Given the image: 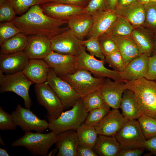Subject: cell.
<instances>
[{"label": "cell", "mask_w": 156, "mask_h": 156, "mask_svg": "<svg viewBox=\"0 0 156 156\" xmlns=\"http://www.w3.org/2000/svg\"><path fill=\"white\" fill-rule=\"evenodd\" d=\"M88 113L83 105L82 99L57 118L48 121L49 129L58 134L70 130H76L85 122Z\"/></svg>", "instance_id": "cell-4"}, {"label": "cell", "mask_w": 156, "mask_h": 156, "mask_svg": "<svg viewBox=\"0 0 156 156\" xmlns=\"http://www.w3.org/2000/svg\"><path fill=\"white\" fill-rule=\"evenodd\" d=\"M145 149L149 151L151 154L156 156V136L146 140Z\"/></svg>", "instance_id": "cell-48"}, {"label": "cell", "mask_w": 156, "mask_h": 156, "mask_svg": "<svg viewBox=\"0 0 156 156\" xmlns=\"http://www.w3.org/2000/svg\"><path fill=\"white\" fill-rule=\"evenodd\" d=\"M0 156H10L8 153L7 150L4 148H0Z\"/></svg>", "instance_id": "cell-51"}, {"label": "cell", "mask_w": 156, "mask_h": 156, "mask_svg": "<svg viewBox=\"0 0 156 156\" xmlns=\"http://www.w3.org/2000/svg\"><path fill=\"white\" fill-rule=\"evenodd\" d=\"M76 130L79 145L93 148L99 135L95 127L83 123Z\"/></svg>", "instance_id": "cell-30"}, {"label": "cell", "mask_w": 156, "mask_h": 156, "mask_svg": "<svg viewBox=\"0 0 156 156\" xmlns=\"http://www.w3.org/2000/svg\"><path fill=\"white\" fill-rule=\"evenodd\" d=\"M111 38L121 54L126 67L132 60L142 54L131 36Z\"/></svg>", "instance_id": "cell-27"}, {"label": "cell", "mask_w": 156, "mask_h": 156, "mask_svg": "<svg viewBox=\"0 0 156 156\" xmlns=\"http://www.w3.org/2000/svg\"><path fill=\"white\" fill-rule=\"evenodd\" d=\"M125 82L134 93L142 114L156 118V82L145 77Z\"/></svg>", "instance_id": "cell-2"}, {"label": "cell", "mask_w": 156, "mask_h": 156, "mask_svg": "<svg viewBox=\"0 0 156 156\" xmlns=\"http://www.w3.org/2000/svg\"><path fill=\"white\" fill-rule=\"evenodd\" d=\"M32 84L22 71L7 75L0 71V92L15 93L23 98L25 107L27 108H30L32 104L29 90Z\"/></svg>", "instance_id": "cell-6"}, {"label": "cell", "mask_w": 156, "mask_h": 156, "mask_svg": "<svg viewBox=\"0 0 156 156\" xmlns=\"http://www.w3.org/2000/svg\"><path fill=\"white\" fill-rule=\"evenodd\" d=\"M149 56L141 54L132 60L120 75L124 81H130L145 77L148 70Z\"/></svg>", "instance_id": "cell-23"}, {"label": "cell", "mask_w": 156, "mask_h": 156, "mask_svg": "<svg viewBox=\"0 0 156 156\" xmlns=\"http://www.w3.org/2000/svg\"><path fill=\"white\" fill-rule=\"evenodd\" d=\"M155 81L156 82V79H155Z\"/></svg>", "instance_id": "cell-54"}, {"label": "cell", "mask_w": 156, "mask_h": 156, "mask_svg": "<svg viewBox=\"0 0 156 156\" xmlns=\"http://www.w3.org/2000/svg\"><path fill=\"white\" fill-rule=\"evenodd\" d=\"M90 71L76 69L72 73L60 77L67 82L82 98L93 92L100 90L105 78L94 77Z\"/></svg>", "instance_id": "cell-5"}, {"label": "cell", "mask_w": 156, "mask_h": 156, "mask_svg": "<svg viewBox=\"0 0 156 156\" xmlns=\"http://www.w3.org/2000/svg\"><path fill=\"white\" fill-rule=\"evenodd\" d=\"M44 13L53 18L67 20L75 15L85 13V7L62 3L49 2L39 5Z\"/></svg>", "instance_id": "cell-13"}, {"label": "cell", "mask_w": 156, "mask_h": 156, "mask_svg": "<svg viewBox=\"0 0 156 156\" xmlns=\"http://www.w3.org/2000/svg\"><path fill=\"white\" fill-rule=\"evenodd\" d=\"M137 1L140 4L144 5L149 3L151 0H137Z\"/></svg>", "instance_id": "cell-52"}, {"label": "cell", "mask_w": 156, "mask_h": 156, "mask_svg": "<svg viewBox=\"0 0 156 156\" xmlns=\"http://www.w3.org/2000/svg\"></svg>", "instance_id": "cell-55"}, {"label": "cell", "mask_w": 156, "mask_h": 156, "mask_svg": "<svg viewBox=\"0 0 156 156\" xmlns=\"http://www.w3.org/2000/svg\"><path fill=\"white\" fill-rule=\"evenodd\" d=\"M12 22L21 32L27 36L39 35L49 39L65 31L68 27L61 28L67 20L53 18L45 14L39 5L31 7L25 14L16 16Z\"/></svg>", "instance_id": "cell-1"}, {"label": "cell", "mask_w": 156, "mask_h": 156, "mask_svg": "<svg viewBox=\"0 0 156 156\" xmlns=\"http://www.w3.org/2000/svg\"><path fill=\"white\" fill-rule=\"evenodd\" d=\"M137 0H119L117 5L120 6H124L128 5Z\"/></svg>", "instance_id": "cell-50"}, {"label": "cell", "mask_w": 156, "mask_h": 156, "mask_svg": "<svg viewBox=\"0 0 156 156\" xmlns=\"http://www.w3.org/2000/svg\"><path fill=\"white\" fill-rule=\"evenodd\" d=\"M98 38L101 51L105 56L118 50L112 38L106 33L101 35Z\"/></svg>", "instance_id": "cell-40"}, {"label": "cell", "mask_w": 156, "mask_h": 156, "mask_svg": "<svg viewBox=\"0 0 156 156\" xmlns=\"http://www.w3.org/2000/svg\"><path fill=\"white\" fill-rule=\"evenodd\" d=\"M93 148L79 145L77 149V156H98Z\"/></svg>", "instance_id": "cell-46"}, {"label": "cell", "mask_w": 156, "mask_h": 156, "mask_svg": "<svg viewBox=\"0 0 156 156\" xmlns=\"http://www.w3.org/2000/svg\"><path fill=\"white\" fill-rule=\"evenodd\" d=\"M110 108L106 103L101 107L90 112L83 123L95 127L110 110Z\"/></svg>", "instance_id": "cell-34"}, {"label": "cell", "mask_w": 156, "mask_h": 156, "mask_svg": "<svg viewBox=\"0 0 156 156\" xmlns=\"http://www.w3.org/2000/svg\"><path fill=\"white\" fill-rule=\"evenodd\" d=\"M119 108L124 117L128 121L137 120L142 115L134 93L128 89L123 94Z\"/></svg>", "instance_id": "cell-26"}, {"label": "cell", "mask_w": 156, "mask_h": 156, "mask_svg": "<svg viewBox=\"0 0 156 156\" xmlns=\"http://www.w3.org/2000/svg\"><path fill=\"white\" fill-rule=\"evenodd\" d=\"M92 15L93 16V23L87 36L88 38H98L101 35L106 33L118 16L115 10L109 9L97 11Z\"/></svg>", "instance_id": "cell-18"}, {"label": "cell", "mask_w": 156, "mask_h": 156, "mask_svg": "<svg viewBox=\"0 0 156 156\" xmlns=\"http://www.w3.org/2000/svg\"><path fill=\"white\" fill-rule=\"evenodd\" d=\"M82 44L90 55L105 62V56L101 51L98 38H91L82 40Z\"/></svg>", "instance_id": "cell-36"}, {"label": "cell", "mask_w": 156, "mask_h": 156, "mask_svg": "<svg viewBox=\"0 0 156 156\" xmlns=\"http://www.w3.org/2000/svg\"><path fill=\"white\" fill-rule=\"evenodd\" d=\"M58 134L26 131L22 137L13 142L12 147L23 146L34 155H47L50 148L56 142Z\"/></svg>", "instance_id": "cell-3"}, {"label": "cell", "mask_w": 156, "mask_h": 156, "mask_svg": "<svg viewBox=\"0 0 156 156\" xmlns=\"http://www.w3.org/2000/svg\"><path fill=\"white\" fill-rule=\"evenodd\" d=\"M118 15L126 18L135 27L142 26L146 18L144 5L137 1L127 5H117L115 9Z\"/></svg>", "instance_id": "cell-22"}, {"label": "cell", "mask_w": 156, "mask_h": 156, "mask_svg": "<svg viewBox=\"0 0 156 156\" xmlns=\"http://www.w3.org/2000/svg\"><path fill=\"white\" fill-rule=\"evenodd\" d=\"M131 36L142 54L149 57L156 53V33L142 26L135 27Z\"/></svg>", "instance_id": "cell-19"}, {"label": "cell", "mask_w": 156, "mask_h": 156, "mask_svg": "<svg viewBox=\"0 0 156 156\" xmlns=\"http://www.w3.org/2000/svg\"><path fill=\"white\" fill-rule=\"evenodd\" d=\"M92 15L83 13L74 16L67 20L68 27L79 39L87 36L93 23Z\"/></svg>", "instance_id": "cell-25"}, {"label": "cell", "mask_w": 156, "mask_h": 156, "mask_svg": "<svg viewBox=\"0 0 156 156\" xmlns=\"http://www.w3.org/2000/svg\"><path fill=\"white\" fill-rule=\"evenodd\" d=\"M81 99L84 107L88 113L106 103L100 90L90 93Z\"/></svg>", "instance_id": "cell-33"}, {"label": "cell", "mask_w": 156, "mask_h": 156, "mask_svg": "<svg viewBox=\"0 0 156 156\" xmlns=\"http://www.w3.org/2000/svg\"><path fill=\"white\" fill-rule=\"evenodd\" d=\"M105 61L114 70L121 73L126 67L122 56L118 50L105 56Z\"/></svg>", "instance_id": "cell-39"}, {"label": "cell", "mask_w": 156, "mask_h": 156, "mask_svg": "<svg viewBox=\"0 0 156 156\" xmlns=\"http://www.w3.org/2000/svg\"><path fill=\"white\" fill-rule=\"evenodd\" d=\"M90 0H42L41 3L49 2H55L85 7Z\"/></svg>", "instance_id": "cell-45"}, {"label": "cell", "mask_w": 156, "mask_h": 156, "mask_svg": "<svg viewBox=\"0 0 156 156\" xmlns=\"http://www.w3.org/2000/svg\"><path fill=\"white\" fill-rule=\"evenodd\" d=\"M16 13L8 0H0V22L10 21L16 16Z\"/></svg>", "instance_id": "cell-41"}, {"label": "cell", "mask_w": 156, "mask_h": 156, "mask_svg": "<svg viewBox=\"0 0 156 156\" xmlns=\"http://www.w3.org/2000/svg\"><path fill=\"white\" fill-rule=\"evenodd\" d=\"M108 9L107 0H90L85 7V13L92 14L99 10Z\"/></svg>", "instance_id": "cell-43"}, {"label": "cell", "mask_w": 156, "mask_h": 156, "mask_svg": "<svg viewBox=\"0 0 156 156\" xmlns=\"http://www.w3.org/2000/svg\"><path fill=\"white\" fill-rule=\"evenodd\" d=\"M144 6L146 16L142 26L156 33V2L150 1Z\"/></svg>", "instance_id": "cell-35"}, {"label": "cell", "mask_w": 156, "mask_h": 156, "mask_svg": "<svg viewBox=\"0 0 156 156\" xmlns=\"http://www.w3.org/2000/svg\"><path fill=\"white\" fill-rule=\"evenodd\" d=\"M17 126L12 120L11 114L5 112L0 107V129L2 131L14 130Z\"/></svg>", "instance_id": "cell-42"}, {"label": "cell", "mask_w": 156, "mask_h": 156, "mask_svg": "<svg viewBox=\"0 0 156 156\" xmlns=\"http://www.w3.org/2000/svg\"><path fill=\"white\" fill-rule=\"evenodd\" d=\"M27 36L20 33L0 45V54H9L24 51L27 43Z\"/></svg>", "instance_id": "cell-29"}, {"label": "cell", "mask_w": 156, "mask_h": 156, "mask_svg": "<svg viewBox=\"0 0 156 156\" xmlns=\"http://www.w3.org/2000/svg\"><path fill=\"white\" fill-rule=\"evenodd\" d=\"M29 59L24 51L0 54V71L9 74L22 71Z\"/></svg>", "instance_id": "cell-21"}, {"label": "cell", "mask_w": 156, "mask_h": 156, "mask_svg": "<svg viewBox=\"0 0 156 156\" xmlns=\"http://www.w3.org/2000/svg\"><path fill=\"white\" fill-rule=\"evenodd\" d=\"M76 56L52 51L43 60L60 77L72 73L76 70L75 67Z\"/></svg>", "instance_id": "cell-14"}, {"label": "cell", "mask_w": 156, "mask_h": 156, "mask_svg": "<svg viewBox=\"0 0 156 156\" xmlns=\"http://www.w3.org/2000/svg\"><path fill=\"white\" fill-rule=\"evenodd\" d=\"M128 121L118 109H112L95 128L99 135L115 137Z\"/></svg>", "instance_id": "cell-15"}, {"label": "cell", "mask_w": 156, "mask_h": 156, "mask_svg": "<svg viewBox=\"0 0 156 156\" xmlns=\"http://www.w3.org/2000/svg\"><path fill=\"white\" fill-rule=\"evenodd\" d=\"M16 14L20 16L25 13L32 6L41 4L42 0H8Z\"/></svg>", "instance_id": "cell-38"}, {"label": "cell", "mask_w": 156, "mask_h": 156, "mask_svg": "<svg viewBox=\"0 0 156 156\" xmlns=\"http://www.w3.org/2000/svg\"><path fill=\"white\" fill-rule=\"evenodd\" d=\"M50 67L42 59H30L22 72L25 77L36 84L46 81Z\"/></svg>", "instance_id": "cell-20"}, {"label": "cell", "mask_w": 156, "mask_h": 156, "mask_svg": "<svg viewBox=\"0 0 156 156\" xmlns=\"http://www.w3.org/2000/svg\"><path fill=\"white\" fill-rule=\"evenodd\" d=\"M144 149L143 148L121 149L118 156H140L143 154Z\"/></svg>", "instance_id": "cell-47"}, {"label": "cell", "mask_w": 156, "mask_h": 156, "mask_svg": "<svg viewBox=\"0 0 156 156\" xmlns=\"http://www.w3.org/2000/svg\"><path fill=\"white\" fill-rule=\"evenodd\" d=\"M11 114L14 124L25 132L34 131L42 133L49 128V122L38 117L30 108H24L20 104Z\"/></svg>", "instance_id": "cell-11"}, {"label": "cell", "mask_w": 156, "mask_h": 156, "mask_svg": "<svg viewBox=\"0 0 156 156\" xmlns=\"http://www.w3.org/2000/svg\"><path fill=\"white\" fill-rule=\"evenodd\" d=\"M27 43L24 52L29 59H43L52 51L47 37L39 35L27 36Z\"/></svg>", "instance_id": "cell-17"}, {"label": "cell", "mask_w": 156, "mask_h": 156, "mask_svg": "<svg viewBox=\"0 0 156 156\" xmlns=\"http://www.w3.org/2000/svg\"><path fill=\"white\" fill-rule=\"evenodd\" d=\"M134 28L126 18L118 15L112 26L105 33L111 37L128 36H131Z\"/></svg>", "instance_id": "cell-31"}, {"label": "cell", "mask_w": 156, "mask_h": 156, "mask_svg": "<svg viewBox=\"0 0 156 156\" xmlns=\"http://www.w3.org/2000/svg\"><path fill=\"white\" fill-rule=\"evenodd\" d=\"M104 62L88 53L83 46L76 56L75 67L76 69L87 70L97 77L109 78L115 81H124L121 76L120 72L107 68L104 66Z\"/></svg>", "instance_id": "cell-7"}, {"label": "cell", "mask_w": 156, "mask_h": 156, "mask_svg": "<svg viewBox=\"0 0 156 156\" xmlns=\"http://www.w3.org/2000/svg\"><path fill=\"white\" fill-rule=\"evenodd\" d=\"M21 33L18 28L11 21L0 23V44L6 40Z\"/></svg>", "instance_id": "cell-37"}, {"label": "cell", "mask_w": 156, "mask_h": 156, "mask_svg": "<svg viewBox=\"0 0 156 156\" xmlns=\"http://www.w3.org/2000/svg\"><path fill=\"white\" fill-rule=\"evenodd\" d=\"M49 40L52 51L61 54L77 56L83 46L82 40L69 28Z\"/></svg>", "instance_id": "cell-12"}, {"label": "cell", "mask_w": 156, "mask_h": 156, "mask_svg": "<svg viewBox=\"0 0 156 156\" xmlns=\"http://www.w3.org/2000/svg\"><path fill=\"white\" fill-rule=\"evenodd\" d=\"M151 2H156V0H151Z\"/></svg>", "instance_id": "cell-53"}, {"label": "cell", "mask_w": 156, "mask_h": 156, "mask_svg": "<svg viewBox=\"0 0 156 156\" xmlns=\"http://www.w3.org/2000/svg\"><path fill=\"white\" fill-rule=\"evenodd\" d=\"M35 90L38 102L47 110L48 121L57 118L64 112L60 99L48 83L36 84Z\"/></svg>", "instance_id": "cell-8"}, {"label": "cell", "mask_w": 156, "mask_h": 156, "mask_svg": "<svg viewBox=\"0 0 156 156\" xmlns=\"http://www.w3.org/2000/svg\"><path fill=\"white\" fill-rule=\"evenodd\" d=\"M93 149L98 156H118L121 150L115 137L100 135Z\"/></svg>", "instance_id": "cell-28"}, {"label": "cell", "mask_w": 156, "mask_h": 156, "mask_svg": "<svg viewBox=\"0 0 156 156\" xmlns=\"http://www.w3.org/2000/svg\"><path fill=\"white\" fill-rule=\"evenodd\" d=\"M46 82L60 100L64 109L72 107L81 98L67 82L50 68Z\"/></svg>", "instance_id": "cell-10"}, {"label": "cell", "mask_w": 156, "mask_h": 156, "mask_svg": "<svg viewBox=\"0 0 156 156\" xmlns=\"http://www.w3.org/2000/svg\"><path fill=\"white\" fill-rule=\"evenodd\" d=\"M107 4L108 9L115 10L117 7L119 0H107Z\"/></svg>", "instance_id": "cell-49"}, {"label": "cell", "mask_w": 156, "mask_h": 156, "mask_svg": "<svg viewBox=\"0 0 156 156\" xmlns=\"http://www.w3.org/2000/svg\"><path fill=\"white\" fill-rule=\"evenodd\" d=\"M57 156H77L79 142L76 130H70L58 134L55 143Z\"/></svg>", "instance_id": "cell-24"}, {"label": "cell", "mask_w": 156, "mask_h": 156, "mask_svg": "<svg viewBox=\"0 0 156 156\" xmlns=\"http://www.w3.org/2000/svg\"><path fill=\"white\" fill-rule=\"evenodd\" d=\"M137 120L146 140L156 136V118L142 114Z\"/></svg>", "instance_id": "cell-32"}, {"label": "cell", "mask_w": 156, "mask_h": 156, "mask_svg": "<svg viewBox=\"0 0 156 156\" xmlns=\"http://www.w3.org/2000/svg\"><path fill=\"white\" fill-rule=\"evenodd\" d=\"M115 137L121 149H145L146 140L137 120L128 121Z\"/></svg>", "instance_id": "cell-9"}, {"label": "cell", "mask_w": 156, "mask_h": 156, "mask_svg": "<svg viewBox=\"0 0 156 156\" xmlns=\"http://www.w3.org/2000/svg\"><path fill=\"white\" fill-rule=\"evenodd\" d=\"M145 78L152 81L156 79V53L148 57V70Z\"/></svg>", "instance_id": "cell-44"}, {"label": "cell", "mask_w": 156, "mask_h": 156, "mask_svg": "<svg viewBox=\"0 0 156 156\" xmlns=\"http://www.w3.org/2000/svg\"><path fill=\"white\" fill-rule=\"evenodd\" d=\"M111 79H105L101 89L106 103L112 109H118L123 94L127 89L125 81H112Z\"/></svg>", "instance_id": "cell-16"}]
</instances>
